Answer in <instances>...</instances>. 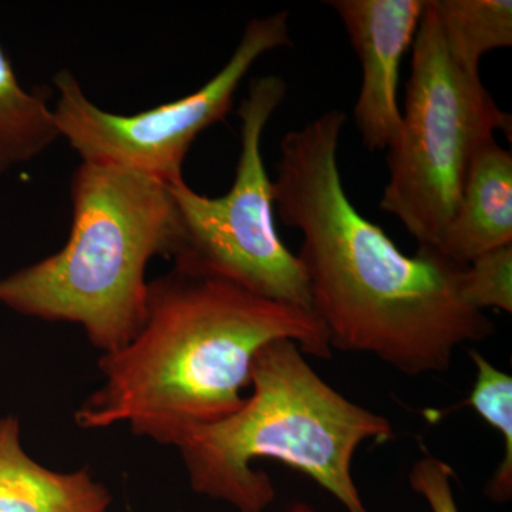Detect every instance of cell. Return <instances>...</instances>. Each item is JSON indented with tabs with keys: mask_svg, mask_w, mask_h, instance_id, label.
Here are the masks:
<instances>
[{
	"mask_svg": "<svg viewBox=\"0 0 512 512\" xmlns=\"http://www.w3.org/2000/svg\"><path fill=\"white\" fill-rule=\"evenodd\" d=\"M343 111L329 110L281 141L274 210L302 232L296 255L312 312L332 349L366 353L406 376L447 372L460 346L494 333L463 296L466 265L419 245L406 255L363 217L338 164Z\"/></svg>",
	"mask_w": 512,
	"mask_h": 512,
	"instance_id": "1",
	"label": "cell"
},
{
	"mask_svg": "<svg viewBox=\"0 0 512 512\" xmlns=\"http://www.w3.org/2000/svg\"><path fill=\"white\" fill-rule=\"evenodd\" d=\"M278 339L305 355L332 357L328 330L309 309L173 268L148 282L137 335L100 356L103 383L74 421L82 430L127 424L136 436L177 447L190 431L237 412L255 356Z\"/></svg>",
	"mask_w": 512,
	"mask_h": 512,
	"instance_id": "2",
	"label": "cell"
},
{
	"mask_svg": "<svg viewBox=\"0 0 512 512\" xmlns=\"http://www.w3.org/2000/svg\"><path fill=\"white\" fill-rule=\"evenodd\" d=\"M249 389L237 412L177 444L192 490L239 512H264L275 488L252 463L268 458L311 478L346 511L369 512L353 480V456L367 440L392 439L390 421L333 389L289 339L259 350Z\"/></svg>",
	"mask_w": 512,
	"mask_h": 512,
	"instance_id": "3",
	"label": "cell"
},
{
	"mask_svg": "<svg viewBox=\"0 0 512 512\" xmlns=\"http://www.w3.org/2000/svg\"><path fill=\"white\" fill-rule=\"evenodd\" d=\"M72 227L56 254L0 279V305L79 325L101 355L126 346L147 312V266L173 259L181 222L168 184L114 165L83 163L70 184Z\"/></svg>",
	"mask_w": 512,
	"mask_h": 512,
	"instance_id": "4",
	"label": "cell"
},
{
	"mask_svg": "<svg viewBox=\"0 0 512 512\" xmlns=\"http://www.w3.org/2000/svg\"><path fill=\"white\" fill-rule=\"evenodd\" d=\"M511 116L481 77L458 69L427 0L412 46V69L397 136L387 148L389 181L380 210L402 222L419 245L436 248L456 210L471 161Z\"/></svg>",
	"mask_w": 512,
	"mask_h": 512,
	"instance_id": "5",
	"label": "cell"
},
{
	"mask_svg": "<svg viewBox=\"0 0 512 512\" xmlns=\"http://www.w3.org/2000/svg\"><path fill=\"white\" fill-rule=\"evenodd\" d=\"M288 86L275 74L249 83L241 101V153L231 190L222 197L170 185L181 222V242L171 261L178 271L227 279L247 291L311 309L308 285L296 255L279 238L272 181L262 158V136Z\"/></svg>",
	"mask_w": 512,
	"mask_h": 512,
	"instance_id": "6",
	"label": "cell"
},
{
	"mask_svg": "<svg viewBox=\"0 0 512 512\" xmlns=\"http://www.w3.org/2000/svg\"><path fill=\"white\" fill-rule=\"evenodd\" d=\"M291 45L288 10L249 20L237 49L204 86L130 116L101 109L70 70H60L53 79L60 137L83 163L127 168L168 185L181 183L192 144L202 131L225 120L252 66L266 53Z\"/></svg>",
	"mask_w": 512,
	"mask_h": 512,
	"instance_id": "7",
	"label": "cell"
},
{
	"mask_svg": "<svg viewBox=\"0 0 512 512\" xmlns=\"http://www.w3.org/2000/svg\"><path fill=\"white\" fill-rule=\"evenodd\" d=\"M362 64L356 126L367 150H387L402 123L400 64L412 49L427 0H330Z\"/></svg>",
	"mask_w": 512,
	"mask_h": 512,
	"instance_id": "8",
	"label": "cell"
},
{
	"mask_svg": "<svg viewBox=\"0 0 512 512\" xmlns=\"http://www.w3.org/2000/svg\"><path fill=\"white\" fill-rule=\"evenodd\" d=\"M511 244L512 154L491 138L471 161L456 210L436 249L467 265Z\"/></svg>",
	"mask_w": 512,
	"mask_h": 512,
	"instance_id": "9",
	"label": "cell"
},
{
	"mask_svg": "<svg viewBox=\"0 0 512 512\" xmlns=\"http://www.w3.org/2000/svg\"><path fill=\"white\" fill-rule=\"evenodd\" d=\"M109 488L89 473L50 470L29 456L16 416L0 419V512H109Z\"/></svg>",
	"mask_w": 512,
	"mask_h": 512,
	"instance_id": "10",
	"label": "cell"
},
{
	"mask_svg": "<svg viewBox=\"0 0 512 512\" xmlns=\"http://www.w3.org/2000/svg\"><path fill=\"white\" fill-rule=\"evenodd\" d=\"M55 111L43 90H26L0 45V177L35 160L59 140Z\"/></svg>",
	"mask_w": 512,
	"mask_h": 512,
	"instance_id": "11",
	"label": "cell"
},
{
	"mask_svg": "<svg viewBox=\"0 0 512 512\" xmlns=\"http://www.w3.org/2000/svg\"><path fill=\"white\" fill-rule=\"evenodd\" d=\"M447 55L458 69L480 77L487 53L512 46L511 0H430Z\"/></svg>",
	"mask_w": 512,
	"mask_h": 512,
	"instance_id": "12",
	"label": "cell"
},
{
	"mask_svg": "<svg viewBox=\"0 0 512 512\" xmlns=\"http://www.w3.org/2000/svg\"><path fill=\"white\" fill-rule=\"evenodd\" d=\"M468 356L477 367V379L468 396V406L497 430L504 441V457L487 485V494L491 500L505 503L512 495V377L477 350H470Z\"/></svg>",
	"mask_w": 512,
	"mask_h": 512,
	"instance_id": "13",
	"label": "cell"
},
{
	"mask_svg": "<svg viewBox=\"0 0 512 512\" xmlns=\"http://www.w3.org/2000/svg\"><path fill=\"white\" fill-rule=\"evenodd\" d=\"M463 296L477 311L512 313V244L485 252L466 265Z\"/></svg>",
	"mask_w": 512,
	"mask_h": 512,
	"instance_id": "14",
	"label": "cell"
},
{
	"mask_svg": "<svg viewBox=\"0 0 512 512\" xmlns=\"http://www.w3.org/2000/svg\"><path fill=\"white\" fill-rule=\"evenodd\" d=\"M454 471L440 458L421 457L410 471V485L423 495L433 512H458L453 493Z\"/></svg>",
	"mask_w": 512,
	"mask_h": 512,
	"instance_id": "15",
	"label": "cell"
}]
</instances>
